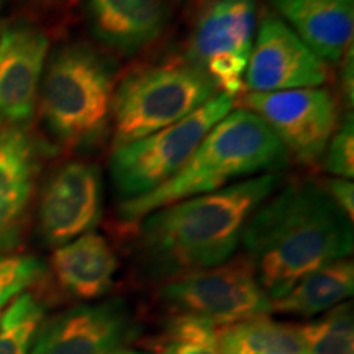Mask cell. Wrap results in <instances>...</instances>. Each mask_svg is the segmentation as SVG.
Listing matches in <instances>:
<instances>
[{"instance_id":"cell-18","label":"cell","mask_w":354,"mask_h":354,"mask_svg":"<svg viewBox=\"0 0 354 354\" xmlns=\"http://www.w3.org/2000/svg\"><path fill=\"white\" fill-rule=\"evenodd\" d=\"M354 290V264L339 259L300 279L287 294L272 300V313L310 318L346 302Z\"/></svg>"},{"instance_id":"cell-9","label":"cell","mask_w":354,"mask_h":354,"mask_svg":"<svg viewBox=\"0 0 354 354\" xmlns=\"http://www.w3.org/2000/svg\"><path fill=\"white\" fill-rule=\"evenodd\" d=\"M243 105L263 118L289 159L300 165L320 161L339 123L338 102L331 91L323 87L248 92Z\"/></svg>"},{"instance_id":"cell-6","label":"cell","mask_w":354,"mask_h":354,"mask_svg":"<svg viewBox=\"0 0 354 354\" xmlns=\"http://www.w3.org/2000/svg\"><path fill=\"white\" fill-rule=\"evenodd\" d=\"M234 105V97L220 92L184 120L113 148L110 177L118 196L130 201L172 179L187 165L207 133L232 112Z\"/></svg>"},{"instance_id":"cell-17","label":"cell","mask_w":354,"mask_h":354,"mask_svg":"<svg viewBox=\"0 0 354 354\" xmlns=\"http://www.w3.org/2000/svg\"><path fill=\"white\" fill-rule=\"evenodd\" d=\"M51 269L57 284L73 297L97 300L113 287L118 258L105 236L88 232L56 248Z\"/></svg>"},{"instance_id":"cell-13","label":"cell","mask_w":354,"mask_h":354,"mask_svg":"<svg viewBox=\"0 0 354 354\" xmlns=\"http://www.w3.org/2000/svg\"><path fill=\"white\" fill-rule=\"evenodd\" d=\"M48 51V35L30 21H10L0 32V118L12 127L33 117Z\"/></svg>"},{"instance_id":"cell-28","label":"cell","mask_w":354,"mask_h":354,"mask_svg":"<svg viewBox=\"0 0 354 354\" xmlns=\"http://www.w3.org/2000/svg\"><path fill=\"white\" fill-rule=\"evenodd\" d=\"M110 354H154V353H148V351H140V349H133V348H127V346H122L118 349H115L113 353Z\"/></svg>"},{"instance_id":"cell-4","label":"cell","mask_w":354,"mask_h":354,"mask_svg":"<svg viewBox=\"0 0 354 354\" xmlns=\"http://www.w3.org/2000/svg\"><path fill=\"white\" fill-rule=\"evenodd\" d=\"M115 87L113 61L92 44L69 43L53 53L38 95L53 138L71 149L100 141L112 120Z\"/></svg>"},{"instance_id":"cell-27","label":"cell","mask_w":354,"mask_h":354,"mask_svg":"<svg viewBox=\"0 0 354 354\" xmlns=\"http://www.w3.org/2000/svg\"><path fill=\"white\" fill-rule=\"evenodd\" d=\"M214 2V0H189V13L192 15H198L203 8H205L209 3Z\"/></svg>"},{"instance_id":"cell-23","label":"cell","mask_w":354,"mask_h":354,"mask_svg":"<svg viewBox=\"0 0 354 354\" xmlns=\"http://www.w3.org/2000/svg\"><path fill=\"white\" fill-rule=\"evenodd\" d=\"M44 272V264L33 256H0V308L41 281Z\"/></svg>"},{"instance_id":"cell-1","label":"cell","mask_w":354,"mask_h":354,"mask_svg":"<svg viewBox=\"0 0 354 354\" xmlns=\"http://www.w3.org/2000/svg\"><path fill=\"white\" fill-rule=\"evenodd\" d=\"M281 179L279 172L254 176L143 216L135 225L141 272L165 284L227 263L240 246L248 220Z\"/></svg>"},{"instance_id":"cell-25","label":"cell","mask_w":354,"mask_h":354,"mask_svg":"<svg viewBox=\"0 0 354 354\" xmlns=\"http://www.w3.org/2000/svg\"><path fill=\"white\" fill-rule=\"evenodd\" d=\"M331 202L353 221L354 216V184L351 179L331 177L322 185Z\"/></svg>"},{"instance_id":"cell-14","label":"cell","mask_w":354,"mask_h":354,"mask_svg":"<svg viewBox=\"0 0 354 354\" xmlns=\"http://www.w3.org/2000/svg\"><path fill=\"white\" fill-rule=\"evenodd\" d=\"M38 166V149L24 127L0 131V256L24 241Z\"/></svg>"},{"instance_id":"cell-21","label":"cell","mask_w":354,"mask_h":354,"mask_svg":"<svg viewBox=\"0 0 354 354\" xmlns=\"http://www.w3.org/2000/svg\"><path fill=\"white\" fill-rule=\"evenodd\" d=\"M307 354H354L353 304L343 302L300 326Z\"/></svg>"},{"instance_id":"cell-10","label":"cell","mask_w":354,"mask_h":354,"mask_svg":"<svg viewBox=\"0 0 354 354\" xmlns=\"http://www.w3.org/2000/svg\"><path fill=\"white\" fill-rule=\"evenodd\" d=\"M330 69L272 10H264L245 74L250 92L322 87Z\"/></svg>"},{"instance_id":"cell-19","label":"cell","mask_w":354,"mask_h":354,"mask_svg":"<svg viewBox=\"0 0 354 354\" xmlns=\"http://www.w3.org/2000/svg\"><path fill=\"white\" fill-rule=\"evenodd\" d=\"M220 354H307L297 325L256 317L218 328Z\"/></svg>"},{"instance_id":"cell-11","label":"cell","mask_w":354,"mask_h":354,"mask_svg":"<svg viewBox=\"0 0 354 354\" xmlns=\"http://www.w3.org/2000/svg\"><path fill=\"white\" fill-rule=\"evenodd\" d=\"M102 198V176L95 165L71 161L59 167L39 198L38 223L43 240L59 248L92 232L100 221Z\"/></svg>"},{"instance_id":"cell-2","label":"cell","mask_w":354,"mask_h":354,"mask_svg":"<svg viewBox=\"0 0 354 354\" xmlns=\"http://www.w3.org/2000/svg\"><path fill=\"white\" fill-rule=\"evenodd\" d=\"M259 284L272 300L300 279L353 253V221L322 184L279 185L248 220L241 243Z\"/></svg>"},{"instance_id":"cell-5","label":"cell","mask_w":354,"mask_h":354,"mask_svg":"<svg viewBox=\"0 0 354 354\" xmlns=\"http://www.w3.org/2000/svg\"><path fill=\"white\" fill-rule=\"evenodd\" d=\"M216 94L214 82L187 57L131 71L115 87L113 148L184 120Z\"/></svg>"},{"instance_id":"cell-20","label":"cell","mask_w":354,"mask_h":354,"mask_svg":"<svg viewBox=\"0 0 354 354\" xmlns=\"http://www.w3.org/2000/svg\"><path fill=\"white\" fill-rule=\"evenodd\" d=\"M44 305L32 292H24L0 313V354H30L41 328Z\"/></svg>"},{"instance_id":"cell-15","label":"cell","mask_w":354,"mask_h":354,"mask_svg":"<svg viewBox=\"0 0 354 354\" xmlns=\"http://www.w3.org/2000/svg\"><path fill=\"white\" fill-rule=\"evenodd\" d=\"M87 19L104 46L133 56L161 38L171 8L166 0H87Z\"/></svg>"},{"instance_id":"cell-12","label":"cell","mask_w":354,"mask_h":354,"mask_svg":"<svg viewBox=\"0 0 354 354\" xmlns=\"http://www.w3.org/2000/svg\"><path fill=\"white\" fill-rule=\"evenodd\" d=\"M135 331L125 300L82 304L44 323L30 354H110L125 346Z\"/></svg>"},{"instance_id":"cell-26","label":"cell","mask_w":354,"mask_h":354,"mask_svg":"<svg viewBox=\"0 0 354 354\" xmlns=\"http://www.w3.org/2000/svg\"><path fill=\"white\" fill-rule=\"evenodd\" d=\"M353 44L344 51L342 61V69H339V84H342V95L346 107L351 109L354 104V56Z\"/></svg>"},{"instance_id":"cell-16","label":"cell","mask_w":354,"mask_h":354,"mask_svg":"<svg viewBox=\"0 0 354 354\" xmlns=\"http://www.w3.org/2000/svg\"><path fill=\"white\" fill-rule=\"evenodd\" d=\"M271 6L326 64L338 63L353 44L354 0H271Z\"/></svg>"},{"instance_id":"cell-7","label":"cell","mask_w":354,"mask_h":354,"mask_svg":"<svg viewBox=\"0 0 354 354\" xmlns=\"http://www.w3.org/2000/svg\"><path fill=\"white\" fill-rule=\"evenodd\" d=\"M158 297L174 317H194L215 326L272 313V299L245 254L167 281Z\"/></svg>"},{"instance_id":"cell-3","label":"cell","mask_w":354,"mask_h":354,"mask_svg":"<svg viewBox=\"0 0 354 354\" xmlns=\"http://www.w3.org/2000/svg\"><path fill=\"white\" fill-rule=\"evenodd\" d=\"M289 162L284 146L263 118L245 107L233 109L207 133L172 179L145 196L123 201L118 218L125 227H135L154 210L216 192L243 179L281 172Z\"/></svg>"},{"instance_id":"cell-24","label":"cell","mask_w":354,"mask_h":354,"mask_svg":"<svg viewBox=\"0 0 354 354\" xmlns=\"http://www.w3.org/2000/svg\"><path fill=\"white\" fill-rule=\"evenodd\" d=\"M323 166L333 177L351 179L354 177V117L353 112H346L339 120L338 127L331 136L325 151H323Z\"/></svg>"},{"instance_id":"cell-22","label":"cell","mask_w":354,"mask_h":354,"mask_svg":"<svg viewBox=\"0 0 354 354\" xmlns=\"http://www.w3.org/2000/svg\"><path fill=\"white\" fill-rule=\"evenodd\" d=\"M153 348L154 354H220L218 328L194 317H172Z\"/></svg>"},{"instance_id":"cell-8","label":"cell","mask_w":354,"mask_h":354,"mask_svg":"<svg viewBox=\"0 0 354 354\" xmlns=\"http://www.w3.org/2000/svg\"><path fill=\"white\" fill-rule=\"evenodd\" d=\"M256 28V0H214L197 15L187 59L216 91L236 97L245 87Z\"/></svg>"}]
</instances>
